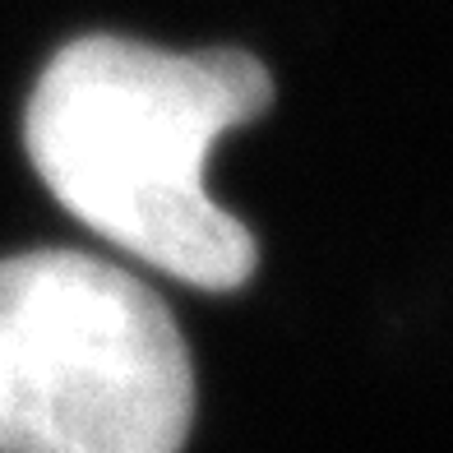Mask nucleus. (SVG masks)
Instances as JSON below:
<instances>
[{"label":"nucleus","mask_w":453,"mask_h":453,"mask_svg":"<svg viewBox=\"0 0 453 453\" xmlns=\"http://www.w3.org/2000/svg\"><path fill=\"white\" fill-rule=\"evenodd\" d=\"M273 97L269 65L245 47L162 51L84 33L37 74L24 153L88 232L195 292L232 296L259 273V241L209 195L203 162Z\"/></svg>","instance_id":"f257e3e1"},{"label":"nucleus","mask_w":453,"mask_h":453,"mask_svg":"<svg viewBox=\"0 0 453 453\" xmlns=\"http://www.w3.org/2000/svg\"><path fill=\"white\" fill-rule=\"evenodd\" d=\"M195 357L143 278L84 250L0 259V453H185Z\"/></svg>","instance_id":"f03ea898"}]
</instances>
